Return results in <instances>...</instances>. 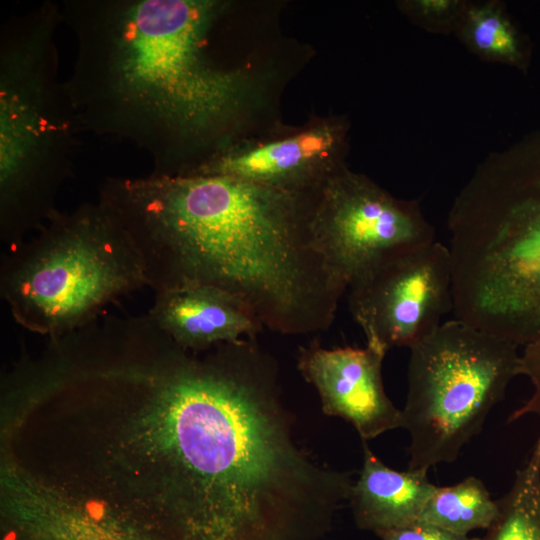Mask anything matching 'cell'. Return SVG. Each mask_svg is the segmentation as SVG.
I'll list each match as a JSON object with an SVG mask.
<instances>
[{
  "mask_svg": "<svg viewBox=\"0 0 540 540\" xmlns=\"http://www.w3.org/2000/svg\"><path fill=\"white\" fill-rule=\"evenodd\" d=\"M317 191L226 175L108 177L98 201L130 236L155 292L210 286L283 335L328 329L347 291L311 228Z\"/></svg>",
  "mask_w": 540,
  "mask_h": 540,
  "instance_id": "obj_2",
  "label": "cell"
},
{
  "mask_svg": "<svg viewBox=\"0 0 540 540\" xmlns=\"http://www.w3.org/2000/svg\"><path fill=\"white\" fill-rule=\"evenodd\" d=\"M348 306L366 346L412 348L453 310L449 247L431 242L390 254L348 286Z\"/></svg>",
  "mask_w": 540,
  "mask_h": 540,
  "instance_id": "obj_9",
  "label": "cell"
},
{
  "mask_svg": "<svg viewBox=\"0 0 540 540\" xmlns=\"http://www.w3.org/2000/svg\"><path fill=\"white\" fill-rule=\"evenodd\" d=\"M381 540H477L417 520L405 526L375 532Z\"/></svg>",
  "mask_w": 540,
  "mask_h": 540,
  "instance_id": "obj_18",
  "label": "cell"
},
{
  "mask_svg": "<svg viewBox=\"0 0 540 540\" xmlns=\"http://www.w3.org/2000/svg\"><path fill=\"white\" fill-rule=\"evenodd\" d=\"M7 250L1 297L16 323L49 338L82 328L147 286L130 236L99 202L57 209L35 237Z\"/></svg>",
  "mask_w": 540,
  "mask_h": 540,
  "instance_id": "obj_5",
  "label": "cell"
},
{
  "mask_svg": "<svg viewBox=\"0 0 540 540\" xmlns=\"http://www.w3.org/2000/svg\"><path fill=\"white\" fill-rule=\"evenodd\" d=\"M311 228L329 268L347 288L384 257L434 242L416 202L399 200L345 167L318 190Z\"/></svg>",
  "mask_w": 540,
  "mask_h": 540,
  "instance_id": "obj_8",
  "label": "cell"
},
{
  "mask_svg": "<svg viewBox=\"0 0 540 540\" xmlns=\"http://www.w3.org/2000/svg\"><path fill=\"white\" fill-rule=\"evenodd\" d=\"M467 34L480 53L497 59H511L517 54L513 30L493 7L474 8L468 12Z\"/></svg>",
  "mask_w": 540,
  "mask_h": 540,
  "instance_id": "obj_16",
  "label": "cell"
},
{
  "mask_svg": "<svg viewBox=\"0 0 540 540\" xmlns=\"http://www.w3.org/2000/svg\"><path fill=\"white\" fill-rule=\"evenodd\" d=\"M518 347L455 318L410 348L402 409L408 469L428 471L457 459L520 375Z\"/></svg>",
  "mask_w": 540,
  "mask_h": 540,
  "instance_id": "obj_7",
  "label": "cell"
},
{
  "mask_svg": "<svg viewBox=\"0 0 540 540\" xmlns=\"http://www.w3.org/2000/svg\"><path fill=\"white\" fill-rule=\"evenodd\" d=\"M384 357L368 346L323 348L316 339L298 354V369L317 390L323 412L351 423L363 442L402 428V410L385 392Z\"/></svg>",
  "mask_w": 540,
  "mask_h": 540,
  "instance_id": "obj_11",
  "label": "cell"
},
{
  "mask_svg": "<svg viewBox=\"0 0 540 540\" xmlns=\"http://www.w3.org/2000/svg\"><path fill=\"white\" fill-rule=\"evenodd\" d=\"M427 472L392 469L364 442L363 465L348 497L356 525L375 533L417 521L437 487Z\"/></svg>",
  "mask_w": 540,
  "mask_h": 540,
  "instance_id": "obj_13",
  "label": "cell"
},
{
  "mask_svg": "<svg viewBox=\"0 0 540 540\" xmlns=\"http://www.w3.org/2000/svg\"><path fill=\"white\" fill-rule=\"evenodd\" d=\"M497 515V500L479 478L469 476L454 485L437 486L418 520L469 536L478 529L488 530Z\"/></svg>",
  "mask_w": 540,
  "mask_h": 540,
  "instance_id": "obj_14",
  "label": "cell"
},
{
  "mask_svg": "<svg viewBox=\"0 0 540 540\" xmlns=\"http://www.w3.org/2000/svg\"><path fill=\"white\" fill-rule=\"evenodd\" d=\"M77 52L65 82L84 131L130 141L153 175H185L232 139L256 82L212 55L216 0H65Z\"/></svg>",
  "mask_w": 540,
  "mask_h": 540,
  "instance_id": "obj_3",
  "label": "cell"
},
{
  "mask_svg": "<svg viewBox=\"0 0 540 540\" xmlns=\"http://www.w3.org/2000/svg\"><path fill=\"white\" fill-rule=\"evenodd\" d=\"M183 349L201 352L223 343L256 339L264 326L235 296L215 287L155 292L147 313Z\"/></svg>",
  "mask_w": 540,
  "mask_h": 540,
  "instance_id": "obj_12",
  "label": "cell"
},
{
  "mask_svg": "<svg viewBox=\"0 0 540 540\" xmlns=\"http://www.w3.org/2000/svg\"><path fill=\"white\" fill-rule=\"evenodd\" d=\"M520 375L530 379L533 393L529 400L510 414L509 423L528 414H535L540 418V338L525 345L520 355ZM531 456L540 458V434Z\"/></svg>",
  "mask_w": 540,
  "mask_h": 540,
  "instance_id": "obj_17",
  "label": "cell"
},
{
  "mask_svg": "<svg viewBox=\"0 0 540 540\" xmlns=\"http://www.w3.org/2000/svg\"><path fill=\"white\" fill-rule=\"evenodd\" d=\"M61 5L45 1L11 15L0 32V238L7 248L57 210L84 131L58 78Z\"/></svg>",
  "mask_w": 540,
  "mask_h": 540,
  "instance_id": "obj_4",
  "label": "cell"
},
{
  "mask_svg": "<svg viewBox=\"0 0 540 540\" xmlns=\"http://www.w3.org/2000/svg\"><path fill=\"white\" fill-rule=\"evenodd\" d=\"M457 291L474 319L518 346L540 338V167L483 186L451 244Z\"/></svg>",
  "mask_w": 540,
  "mask_h": 540,
  "instance_id": "obj_6",
  "label": "cell"
},
{
  "mask_svg": "<svg viewBox=\"0 0 540 540\" xmlns=\"http://www.w3.org/2000/svg\"><path fill=\"white\" fill-rule=\"evenodd\" d=\"M345 131L317 119L278 136L231 139L186 175H226L292 192H315L341 167Z\"/></svg>",
  "mask_w": 540,
  "mask_h": 540,
  "instance_id": "obj_10",
  "label": "cell"
},
{
  "mask_svg": "<svg viewBox=\"0 0 540 540\" xmlns=\"http://www.w3.org/2000/svg\"><path fill=\"white\" fill-rule=\"evenodd\" d=\"M497 503L495 521L477 540H540V458H529Z\"/></svg>",
  "mask_w": 540,
  "mask_h": 540,
  "instance_id": "obj_15",
  "label": "cell"
},
{
  "mask_svg": "<svg viewBox=\"0 0 540 540\" xmlns=\"http://www.w3.org/2000/svg\"><path fill=\"white\" fill-rule=\"evenodd\" d=\"M277 363L256 339L158 352L126 446L155 466L178 540H320L348 501L350 472L294 437Z\"/></svg>",
  "mask_w": 540,
  "mask_h": 540,
  "instance_id": "obj_1",
  "label": "cell"
},
{
  "mask_svg": "<svg viewBox=\"0 0 540 540\" xmlns=\"http://www.w3.org/2000/svg\"><path fill=\"white\" fill-rule=\"evenodd\" d=\"M416 5L424 14L441 16L451 11L454 2L446 0H421Z\"/></svg>",
  "mask_w": 540,
  "mask_h": 540,
  "instance_id": "obj_19",
  "label": "cell"
}]
</instances>
